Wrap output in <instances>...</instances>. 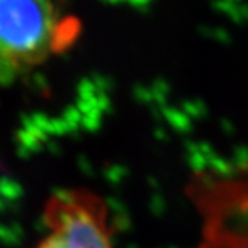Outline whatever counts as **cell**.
<instances>
[{"mask_svg":"<svg viewBox=\"0 0 248 248\" xmlns=\"http://www.w3.org/2000/svg\"><path fill=\"white\" fill-rule=\"evenodd\" d=\"M81 23L57 0H0V82L74 46Z\"/></svg>","mask_w":248,"mask_h":248,"instance_id":"cell-1","label":"cell"},{"mask_svg":"<svg viewBox=\"0 0 248 248\" xmlns=\"http://www.w3.org/2000/svg\"><path fill=\"white\" fill-rule=\"evenodd\" d=\"M46 235L34 248H114L109 206L88 188H63L45 202Z\"/></svg>","mask_w":248,"mask_h":248,"instance_id":"cell-2","label":"cell"}]
</instances>
